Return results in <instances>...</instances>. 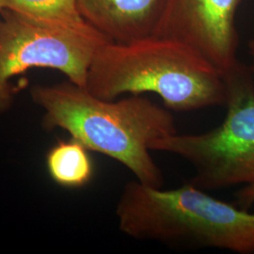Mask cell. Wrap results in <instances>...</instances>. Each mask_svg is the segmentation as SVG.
<instances>
[{
  "mask_svg": "<svg viewBox=\"0 0 254 254\" xmlns=\"http://www.w3.org/2000/svg\"><path fill=\"white\" fill-rule=\"evenodd\" d=\"M111 42L87 21L42 18L0 10V115L10 108L11 78L34 68L52 69L85 88L101 48Z\"/></svg>",
  "mask_w": 254,
  "mask_h": 254,
  "instance_id": "5b68a950",
  "label": "cell"
},
{
  "mask_svg": "<svg viewBox=\"0 0 254 254\" xmlns=\"http://www.w3.org/2000/svg\"><path fill=\"white\" fill-rule=\"evenodd\" d=\"M3 9L42 18L81 21L75 0H0Z\"/></svg>",
  "mask_w": 254,
  "mask_h": 254,
  "instance_id": "9c48e42d",
  "label": "cell"
},
{
  "mask_svg": "<svg viewBox=\"0 0 254 254\" xmlns=\"http://www.w3.org/2000/svg\"><path fill=\"white\" fill-rule=\"evenodd\" d=\"M226 116L200 134L175 133L152 142L151 150L174 154L190 164V182L203 190L254 183V78L237 61L223 73Z\"/></svg>",
  "mask_w": 254,
  "mask_h": 254,
  "instance_id": "277c9868",
  "label": "cell"
},
{
  "mask_svg": "<svg viewBox=\"0 0 254 254\" xmlns=\"http://www.w3.org/2000/svg\"><path fill=\"white\" fill-rule=\"evenodd\" d=\"M85 88L103 100L155 93L174 111L224 106L226 101L223 73L190 46L155 35L105 45L91 63Z\"/></svg>",
  "mask_w": 254,
  "mask_h": 254,
  "instance_id": "7a4b0ae2",
  "label": "cell"
},
{
  "mask_svg": "<svg viewBox=\"0 0 254 254\" xmlns=\"http://www.w3.org/2000/svg\"><path fill=\"white\" fill-rule=\"evenodd\" d=\"M116 216L119 229L137 240L254 254V213L218 200L190 182L169 190L128 182Z\"/></svg>",
  "mask_w": 254,
  "mask_h": 254,
  "instance_id": "3957f363",
  "label": "cell"
},
{
  "mask_svg": "<svg viewBox=\"0 0 254 254\" xmlns=\"http://www.w3.org/2000/svg\"><path fill=\"white\" fill-rule=\"evenodd\" d=\"M32 101L44 110L46 130L62 128L90 151L124 165L147 187L162 189L163 173L151 154L152 142L177 133L170 110L144 97L103 100L73 82L34 86Z\"/></svg>",
  "mask_w": 254,
  "mask_h": 254,
  "instance_id": "6da1fadb",
  "label": "cell"
},
{
  "mask_svg": "<svg viewBox=\"0 0 254 254\" xmlns=\"http://www.w3.org/2000/svg\"><path fill=\"white\" fill-rule=\"evenodd\" d=\"M1 9H3V7H2V4H1V1H0V10Z\"/></svg>",
  "mask_w": 254,
  "mask_h": 254,
  "instance_id": "7c38bea8",
  "label": "cell"
},
{
  "mask_svg": "<svg viewBox=\"0 0 254 254\" xmlns=\"http://www.w3.org/2000/svg\"><path fill=\"white\" fill-rule=\"evenodd\" d=\"M242 0H167L154 35L190 46L222 73L237 60V9Z\"/></svg>",
  "mask_w": 254,
  "mask_h": 254,
  "instance_id": "8992f818",
  "label": "cell"
},
{
  "mask_svg": "<svg viewBox=\"0 0 254 254\" xmlns=\"http://www.w3.org/2000/svg\"><path fill=\"white\" fill-rule=\"evenodd\" d=\"M237 206L250 210L254 204V183L242 187L236 194Z\"/></svg>",
  "mask_w": 254,
  "mask_h": 254,
  "instance_id": "30bf717a",
  "label": "cell"
},
{
  "mask_svg": "<svg viewBox=\"0 0 254 254\" xmlns=\"http://www.w3.org/2000/svg\"><path fill=\"white\" fill-rule=\"evenodd\" d=\"M248 48H249V54H250L251 60H252V63H251V65L249 67H250V70H251V72L253 73L254 78V39L251 40L249 42Z\"/></svg>",
  "mask_w": 254,
  "mask_h": 254,
  "instance_id": "8fae6325",
  "label": "cell"
},
{
  "mask_svg": "<svg viewBox=\"0 0 254 254\" xmlns=\"http://www.w3.org/2000/svg\"><path fill=\"white\" fill-rule=\"evenodd\" d=\"M82 17L113 43L153 36L167 0H75Z\"/></svg>",
  "mask_w": 254,
  "mask_h": 254,
  "instance_id": "52a82bcc",
  "label": "cell"
},
{
  "mask_svg": "<svg viewBox=\"0 0 254 254\" xmlns=\"http://www.w3.org/2000/svg\"><path fill=\"white\" fill-rule=\"evenodd\" d=\"M90 150L78 140H59L47 153L46 167L52 180L68 189L88 185L94 175Z\"/></svg>",
  "mask_w": 254,
  "mask_h": 254,
  "instance_id": "ba28073f",
  "label": "cell"
}]
</instances>
